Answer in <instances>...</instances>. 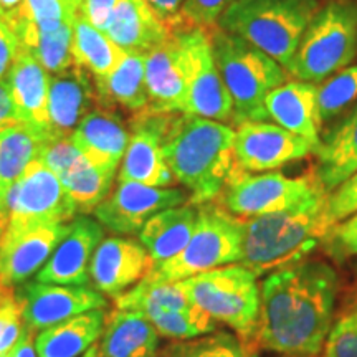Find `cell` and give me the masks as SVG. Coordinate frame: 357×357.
Returning a JSON list of instances; mask_svg holds the SVG:
<instances>
[{
	"instance_id": "43",
	"label": "cell",
	"mask_w": 357,
	"mask_h": 357,
	"mask_svg": "<svg viewBox=\"0 0 357 357\" xmlns=\"http://www.w3.org/2000/svg\"><path fill=\"white\" fill-rule=\"evenodd\" d=\"M234 2L235 0H185L181 12L182 29L185 26L212 29L217 25L222 13Z\"/></svg>"
},
{
	"instance_id": "16",
	"label": "cell",
	"mask_w": 357,
	"mask_h": 357,
	"mask_svg": "<svg viewBox=\"0 0 357 357\" xmlns=\"http://www.w3.org/2000/svg\"><path fill=\"white\" fill-rule=\"evenodd\" d=\"M147 111L185 114L189 106V73L184 48L176 30L166 42L146 55Z\"/></svg>"
},
{
	"instance_id": "53",
	"label": "cell",
	"mask_w": 357,
	"mask_h": 357,
	"mask_svg": "<svg viewBox=\"0 0 357 357\" xmlns=\"http://www.w3.org/2000/svg\"><path fill=\"white\" fill-rule=\"evenodd\" d=\"M79 357H100V346L93 344L86 352H84L83 356H79Z\"/></svg>"
},
{
	"instance_id": "5",
	"label": "cell",
	"mask_w": 357,
	"mask_h": 357,
	"mask_svg": "<svg viewBox=\"0 0 357 357\" xmlns=\"http://www.w3.org/2000/svg\"><path fill=\"white\" fill-rule=\"evenodd\" d=\"M213 56L234 102L235 126L268 121L265 101L275 88L287 83L288 71L278 61L234 33L213 26Z\"/></svg>"
},
{
	"instance_id": "6",
	"label": "cell",
	"mask_w": 357,
	"mask_h": 357,
	"mask_svg": "<svg viewBox=\"0 0 357 357\" xmlns=\"http://www.w3.org/2000/svg\"><path fill=\"white\" fill-rule=\"evenodd\" d=\"M245 220L212 202L199 205L197 223L185 248L162 265L151 268L149 283H177L243 258Z\"/></svg>"
},
{
	"instance_id": "14",
	"label": "cell",
	"mask_w": 357,
	"mask_h": 357,
	"mask_svg": "<svg viewBox=\"0 0 357 357\" xmlns=\"http://www.w3.org/2000/svg\"><path fill=\"white\" fill-rule=\"evenodd\" d=\"M15 296L20 301L24 323L32 331H43L61 321L93 310H102L108 305L98 289L40 281L25 283Z\"/></svg>"
},
{
	"instance_id": "42",
	"label": "cell",
	"mask_w": 357,
	"mask_h": 357,
	"mask_svg": "<svg viewBox=\"0 0 357 357\" xmlns=\"http://www.w3.org/2000/svg\"><path fill=\"white\" fill-rule=\"evenodd\" d=\"M32 22L40 30H55L65 24H73L75 12L65 0H26Z\"/></svg>"
},
{
	"instance_id": "2",
	"label": "cell",
	"mask_w": 357,
	"mask_h": 357,
	"mask_svg": "<svg viewBox=\"0 0 357 357\" xmlns=\"http://www.w3.org/2000/svg\"><path fill=\"white\" fill-rule=\"evenodd\" d=\"M162 153L174 178L185 187L194 205L220 197L242 171L235 158V128L199 116H171Z\"/></svg>"
},
{
	"instance_id": "7",
	"label": "cell",
	"mask_w": 357,
	"mask_h": 357,
	"mask_svg": "<svg viewBox=\"0 0 357 357\" xmlns=\"http://www.w3.org/2000/svg\"><path fill=\"white\" fill-rule=\"evenodd\" d=\"M357 56V3L329 0L303 33L288 75L318 84L349 66Z\"/></svg>"
},
{
	"instance_id": "30",
	"label": "cell",
	"mask_w": 357,
	"mask_h": 357,
	"mask_svg": "<svg viewBox=\"0 0 357 357\" xmlns=\"http://www.w3.org/2000/svg\"><path fill=\"white\" fill-rule=\"evenodd\" d=\"M45 142L40 134L24 124L0 132V207L7 212L8 192L26 167L40 159Z\"/></svg>"
},
{
	"instance_id": "17",
	"label": "cell",
	"mask_w": 357,
	"mask_h": 357,
	"mask_svg": "<svg viewBox=\"0 0 357 357\" xmlns=\"http://www.w3.org/2000/svg\"><path fill=\"white\" fill-rule=\"evenodd\" d=\"M102 240V225L89 217H75L55 252L48 258L35 280L40 283L86 287L89 265Z\"/></svg>"
},
{
	"instance_id": "50",
	"label": "cell",
	"mask_w": 357,
	"mask_h": 357,
	"mask_svg": "<svg viewBox=\"0 0 357 357\" xmlns=\"http://www.w3.org/2000/svg\"><path fill=\"white\" fill-rule=\"evenodd\" d=\"M6 357H38L37 349H35V336L32 329L25 326L17 344L12 347V351Z\"/></svg>"
},
{
	"instance_id": "25",
	"label": "cell",
	"mask_w": 357,
	"mask_h": 357,
	"mask_svg": "<svg viewBox=\"0 0 357 357\" xmlns=\"http://www.w3.org/2000/svg\"><path fill=\"white\" fill-rule=\"evenodd\" d=\"M314 158L312 172L328 194L357 172V105L321 134Z\"/></svg>"
},
{
	"instance_id": "31",
	"label": "cell",
	"mask_w": 357,
	"mask_h": 357,
	"mask_svg": "<svg viewBox=\"0 0 357 357\" xmlns=\"http://www.w3.org/2000/svg\"><path fill=\"white\" fill-rule=\"evenodd\" d=\"M71 52L75 63L93 73V77L109 75L126 55V52L111 42L105 32L96 29L82 13H78L73 22Z\"/></svg>"
},
{
	"instance_id": "20",
	"label": "cell",
	"mask_w": 357,
	"mask_h": 357,
	"mask_svg": "<svg viewBox=\"0 0 357 357\" xmlns=\"http://www.w3.org/2000/svg\"><path fill=\"white\" fill-rule=\"evenodd\" d=\"M100 108L95 82L82 66L73 65L50 75L48 88V141L70 137L83 118Z\"/></svg>"
},
{
	"instance_id": "39",
	"label": "cell",
	"mask_w": 357,
	"mask_h": 357,
	"mask_svg": "<svg viewBox=\"0 0 357 357\" xmlns=\"http://www.w3.org/2000/svg\"><path fill=\"white\" fill-rule=\"evenodd\" d=\"M357 212V172L346 178L341 185L329 192L323 212L324 235L336 223L346 220Z\"/></svg>"
},
{
	"instance_id": "8",
	"label": "cell",
	"mask_w": 357,
	"mask_h": 357,
	"mask_svg": "<svg viewBox=\"0 0 357 357\" xmlns=\"http://www.w3.org/2000/svg\"><path fill=\"white\" fill-rule=\"evenodd\" d=\"M199 310L225 324L243 341L257 336L260 321V281L247 266L235 263L177 281Z\"/></svg>"
},
{
	"instance_id": "54",
	"label": "cell",
	"mask_w": 357,
	"mask_h": 357,
	"mask_svg": "<svg viewBox=\"0 0 357 357\" xmlns=\"http://www.w3.org/2000/svg\"><path fill=\"white\" fill-rule=\"evenodd\" d=\"M65 2L68 3V6L73 8L75 12L79 13V7H82V0H65Z\"/></svg>"
},
{
	"instance_id": "56",
	"label": "cell",
	"mask_w": 357,
	"mask_h": 357,
	"mask_svg": "<svg viewBox=\"0 0 357 357\" xmlns=\"http://www.w3.org/2000/svg\"><path fill=\"white\" fill-rule=\"evenodd\" d=\"M2 291H6V289H0V293H2Z\"/></svg>"
},
{
	"instance_id": "38",
	"label": "cell",
	"mask_w": 357,
	"mask_h": 357,
	"mask_svg": "<svg viewBox=\"0 0 357 357\" xmlns=\"http://www.w3.org/2000/svg\"><path fill=\"white\" fill-rule=\"evenodd\" d=\"M321 248L336 265L357 257V212L346 220L336 223L321 240Z\"/></svg>"
},
{
	"instance_id": "10",
	"label": "cell",
	"mask_w": 357,
	"mask_h": 357,
	"mask_svg": "<svg viewBox=\"0 0 357 357\" xmlns=\"http://www.w3.org/2000/svg\"><path fill=\"white\" fill-rule=\"evenodd\" d=\"M324 190L314 172L288 177L283 172L250 174L238 171L223 190V208L248 218L284 211Z\"/></svg>"
},
{
	"instance_id": "13",
	"label": "cell",
	"mask_w": 357,
	"mask_h": 357,
	"mask_svg": "<svg viewBox=\"0 0 357 357\" xmlns=\"http://www.w3.org/2000/svg\"><path fill=\"white\" fill-rule=\"evenodd\" d=\"M303 137L270 121H247L235 129V158L243 172H271L314 155Z\"/></svg>"
},
{
	"instance_id": "9",
	"label": "cell",
	"mask_w": 357,
	"mask_h": 357,
	"mask_svg": "<svg viewBox=\"0 0 357 357\" xmlns=\"http://www.w3.org/2000/svg\"><path fill=\"white\" fill-rule=\"evenodd\" d=\"M8 225L3 236H15L40 225H61L77 215V207L61 181L42 160L26 167L7 197Z\"/></svg>"
},
{
	"instance_id": "19",
	"label": "cell",
	"mask_w": 357,
	"mask_h": 357,
	"mask_svg": "<svg viewBox=\"0 0 357 357\" xmlns=\"http://www.w3.org/2000/svg\"><path fill=\"white\" fill-rule=\"evenodd\" d=\"M68 229L61 225H40L15 236H3L0 242V289L26 283L42 270Z\"/></svg>"
},
{
	"instance_id": "46",
	"label": "cell",
	"mask_w": 357,
	"mask_h": 357,
	"mask_svg": "<svg viewBox=\"0 0 357 357\" xmlns=\"http://www.w3.org/2000/svg\"><path fill=\"white\" fill-rule=\"evenodd\" d=\"M20 52V42L6 22L0 20V82L7 78L13 61Z\"/></svg>"
},
{
	"instance_id": "33",
	"label": "cell",
	"mask_w": 357,
	"mask_h": 357,
	"mask_svg": "<svg viewBox=\"0 0 357 357\" xmlns=\"http://www.w3.org/2000/svg\"><path fill=\"white\" fill-rule=\"evenodd\" d=\"M116 171L100 167L82 155L73 167L60 178L77 212H95V208L109 195Z\"/></svg>"
},
{
	"instance_id": "27",
	"label": "cell",
	"mask_w": 357,
	"mask_h": 357,
	"mask_svg": "<svg viewBox=\"0 0 357 357\" xmlns=\"http://www.w3.org/2000/svg\"><path fill=\"white\" fill-rule=\"evenodd\" d=\"M159 333L141 311L116 310L105 319L100 357H158Z\"/></svg>"
},
{
	"instance_id": "32",
	"label": "cell",
	"mask_w": 357,
	"mask_h": 357,
	"mask_svg": "<svg viewBox=\"0 0 357 357\" xmlns=\"http://www.w3.org/2000/svg\"><path fill=\"white\" fill-rule=\"evenodd\" d=\"M17 38L20 47L32 53L48 75L61 73L77 65L71 52L73 24H65L55 30H40L30 22Z\"/></svg>"
},
{
	"instance_id": "49",
	"label": "cell",
	"mask_w": 357,
	"mask_h": 357,
	"mask_svg": "<svg viewBox=\"0 0 357 357\" xmlns=\"http://www.w3.org/2000/svg\"><path fill=\"white\" fill-rule=\"evenodd\" d=\"M19 124L20 119L17 114L10 88H8L7 79H2L0 82V132L19 126Z\"/></svg>"
},
{
	"instance_id": "26",
	"label": "cell",
	"mask_w": 357,
	"mask_h": 357,
	"mask_svg": "<svg viewBox=\"0 0 357 357\" xmlns=\"http://www.w3.org/2000/svg\"><path fill=\"white\" fill-rule=\"evenodd\" d=\"M199 205L184 204L155 213L137 231L139 242L149 253L153 268L177 257L189 243L197 223Z\"/></svg>"
},
{
	"instance_id": "51",
	"label": "cell",
	"mask_w": 357,
	"mask_h": 357,
	"mask_svg": "<svg viewBox=\"0 0 357 357\" xmlns=\"http://www.w3.org/2000/svg\"><path fill=\"white\" fill-rule=\"evenodd\" d=\"M7 225H8V212L6 208L0 207V242H2L3 235H6Z\"/></svg>"
},
{
	"instance_id": "45",
	"label": "cell",
	"mask_w": 357,
	"mask_h": 357,
	"mask_svg": "<svg viewBox=\"0 0 357 357\" xmlns=\"http://www.w3.org/2000/svg\"><path fill=\"white\" fill-rule=\"evenodd\" d=\"M0 20L6 22L19 37L22 30L32 22L26 0H0Z\"/></svg>"
},
{
	"instance_id": "4",
	"label": "cell",
	"mask_w": 357,
	"mask_h": 357,
	"mask_svg": "<svg viewBox=\"0 0 357 357\" xmlns=\"http://www.w3.org/2000/svg\"><path fill=\"white\" fill-rule=\"evenodd\" d=\"M319 0H235L218 29L252 43L288 71Z\"/></svg>"
},
{
	"instance_id": "40",
	"label": "cell",
	"mask_w": 357,
	"mask_h": 357,
	"mask_svg": "<svg viewBox=\"0 0 357 357\" xmlns=\"http://www.w3.org/2000/svg\"><path fill=\"white\" fill-rule=\"evenodd\" d=\"M323 357H357V311H346L334 321L328 334Z\"/></svg>"
},
{
	"instance_id": "21",
	"label": "cell",
	"mask_w": 357,
	"mask_h": 357,
	"mask_svg": "<svg viewBox=\"0 0 357 357\" xmlns=\"http://www.w3.org/2000/svg\"><path fill=\"white\" fill-rule=\"evenodd\" d=\"M123 52L147 55L172 35L147 0H118L105 30Z\"/></svg>"
},
{
	"instance_id": "24",
	"label": "cell",
	"mask_w": 357,
	"mask_h": 357,
	"mask_svg": "<svg viewBox=\"0 0 357 357\" xmlns=\"http://www.w3.org/2000/svg\"><path fill=\"white\" fill-rule=\"evenodd\" d=\"M71 142L89 162L118 171L129 144V132L123 118L109 108H96L83 118Z\"/></svg>"
},
{
	"instance_id": "22",
	"label": "cell",
	"mask_w": 357,
	"mask_h": 357,
	"mask_svg": "<svg viewBox=\"0 0 357 357\" xmlns=\"http://www.w3.org/2000/svg\"><path fill=\"white\" fill-rule=\"evenodd\" d=\"M20 124L48 141V88L50 75L32 53L20 47L7 75Z\"/></svg>"
},
{
	"instance_id": "3",
	"label": "cell",
	"mask_w": 357,
	"mask_h": 357,
	"mask_svg": "<svg viewBox=\"0 0 357 357\" xmlns=\"http://www.w3.org/2000/svg\"><path fill=\"white\" fill-rule=\"evenodd\" d=\"M328 192L321 190L284 211L245 220L243 258L240 265L258 278L301 261L324 236L323 212Z\"/></svg>"
},
{
	"instance_id": "34",
	"label": "cell",
	"mask_w": 357,
	"mask_h": 357,
	"mask_svg": "<svg viewBox=\"0 0 357 357\" xmlns=\"http://www.w3.org/2000/svg\"><path fill=\"white\" fill-rule=\"evenodd\" d=\"M116 301L118 310L141 311L142 314L151 311H177L192 306L184 289L178 283H149L141 280L131 289L121 294Z\"/></svg>"
},
{
	"instance_id": "11",
	"label": "cell",
	"mask_w": 357,
	"mask_h": 357,
	"mask_svg": "<svg viewBox=\"0 0 357 357\" xmlns=\"http://www.w3.org/2000/svg\"><path fill=\"white\" fill-rule=\"evenodd\" d=\"M176 32L184 48L189 73V106L185 114L220 123L231 121L234 102L218 71L208 29L185 26Z\"/></svg>"
},
{
	"instance_id": "29",
	"label": "cell",
	"mask_w": 357,
	"mask_h": 357,
	"mask_svg": "<svg viewBox=\"0 0 357 357\" xmlns=\"http://www.w3.org/2000/svg\"><path fill=\"white\" fill-rule=\"evenodd\" d=\"M105 311L93 310L61 321L35 337L38 357H79L96 344L105 328Z\"/></svg>"
},
{
	"instance_id": "23",
	"label": "cell",
	"mask_w": 357,
	"mask_h": 357,
	"mask_svg": "<svg viewBox=\"0 0 357 357\" xmlns=\"http://www.w3.org/2000/svg\"><path fill=\"white\" fill-rule=\"evenodd\" d=\"M268 119L306 139L318 151L323 126L319 123L316 84L291 79L275 88L265 101Z\"/></svg>"
},
{
	"instance_id": "55",
	"label": "cell",
	"mask_w": 357,
	"mask_h": 357,
	"mask_svg": "<svg viewBox=\"0 0 357 357\" xmlns=\"http://www.w3.org/2000/svg\"><path fill=\"white\" fill-rule=\"evenodd\" d=\"M275 357H288V356H278V354H276Z\"/></svg>"
},
{
	"instance_id": "52",
	"label": "cell",
	"mask_w": 357,
	"mask_h": 357,
	"mask_svg": "<svg viewBox=\"0 0 357 357\" xmlns=\"http://www.w3.org/2000/svg\"><path fill=\"white\" fill-rule=\"evenodd\" d=\"M351 310L357 311V275H356V284H354V289H352V296H351L349 306H347V311H351Z\"/></svg>"
},
{
	"instance_id": "35",
	"label": "cell",
	"mask_w": 357,
	"mask_h": 357,
	"mask_svg": "<svg viewBox=\"0 0 357 357\" xmlns=\"http://www.w3.org/2000/svg\"><path fill=\"white\" fill-rule=\"evenodd\" d=\"M144 316L154 326L159 336L174 341H187L218 331L217 321L194 305L177 311H151Z\"/></svg>"
},
{
	"instance_id": "44",
	"label": "cell",
	"mask_w": 357,
	"mask_h": 357,
	"mask_svg": "<svg viewBox=\"0 0 357 357\" xmlns=\"http://www.w3.org/2000/svg\"><path fill=\"white\" fill-rule=\"evenodd\" d=\"M82 153L71 142V137H60L45 142L40 160L45 167H48L58 178H61L82 158Z\"/></svg>"
},
{
	"instance_id": "18",
	"label": "cell",
	"mask_w": 357,
	"mask_h": 357,
	"mask_svg": "<svg viewBox=\"0 0 357 357\" xmlns=\"http://www.w3.org/2000/svg\"><path fill=\"white\" fill-rule=\"evenodd\" d=\"M153 268L149 253L132 238L101 240L89 265V278L100 293L118 300L137 284Z\"/></svg>"
},
{
	"instance_id": "48",
	"label": "cell",
	"mask_w": 357,
	"mask_h": 357,
	"mask_svg": "<svg viewBox=\"0 0 357 357\" xmlns=\"http://www.w3.org/2000/svg\"><path fill=\"white\" fill-rule=\"evenodd\" d=\"M151 3V7L158 12V15L164 20L169 29L178 30L182 29V19L181 12L184 7L185 0H147Z\"/></svg>"
},
{
	"instance_id": "12",
	"label": "cell",
	"mask_w": 357,
	"mask_h": 357,
	"mask_svg": "<svg viewBox=\"0 0 357 357\" xmlns=\"http://www.w3.org/2000/svg\"><path fill=\"white\" fill-rule=\"evenodd\" d=\"M190 200L177 187H151L132 181H119L116 189L95 208L96 220L119 235L137 234L144 223L166 208Z\"/></svg>"
},
{
	"instance_id": "15",
	"label": "cell",
	"mask_w": 357,
	"mask_h": 357,
	"mask_svg": "<svg viewBox=\"0 0 357 357\" xmlns=\"http://www.w3.org/2000/svg\"><path fill=\"white\" fill-rule=\"evenodd\" d=\"M171 116L147 109L134 114L132 132L118 174L119 181H132L151 187H169L176 181L162 153V141Z\"/></svg>"
},
{
	"instance_id": "28",
	"label": "cell",
	"mask_w": 357,
	"mask_h": 357,
	"mask_svg": "<svg viewBox=\"0 0 357 357\" xmlns=\"http://www.w3.org/2000/svg\"><path fill=\"white\" fill-rule=\"evenodd\" d=\"M100 108L123 106L131 113H141L149 105L146 88V55L126 53L116 68L106 77H95Z\"/></svg>"
},
{
	"instance_id": "36",
	"label": "cell",
	"mask_w": 357,
	"mask_h": 357,
	"mask_svg": "<svg viewBox=\"0 0 357 357\" xmlns=\"http://www.w3.org/2000/svg\"><path fill=\"white\" fill-rule=\"evenodd\" d=\"M321 126L334 121L357 100V65H349L316 84Z\"/></svg>"
},
{
	"instance_id": "1",
	"label": "cell",
	"mask_w": 357,
	"mask_h": 357,
	"mask_svg": "<svg viewBox=\"0 0 357 357\" xmlns=\"http://www.w3.org/2000/svg\"><path fill=\"white\" fill-rule=\"evenodd\" d=\"M339 276L331 263L305 258L260 281L255 342L288 357H318L334 324Z\"/></svg>"
},
{
	"instance_id": "37",
	"label": "cell",
	"mask_w": 357,
	"mask_h": 357,
	"mask_svg": "<svg viewBox=\"0 0 357 357\" xmlns=\"http://www.w3.org/2000/svg\"><path fill=\"white\" fill-rule=\"evenodd\" d=\"M159 357H248V351L242 337L218 329L205 336L172 342Z\"/></svg>"
},
{
	"instance_id": "41",
	"label": "cell",
	"mask_w": 357,
	"mask_h": 357,
	"mask_svg": "<svg viewBox=\"0 0 357 357\" xmlns=\"http://www.w3.org/2000/svg\"><path fill=\"white\" fill-rule=\"evenodd\" d=\"M24 324L22 306L17 296L8 291L0 293V357H6L17 344Z\"/></svg>"
},
{
	"instance_id": "47",
	"label": "cell",
	"mask_w": 357,
	"mask_h": 357,
	"mask_svg": "<svg viewBox=\"0 0 357 357\" xmlns=\"http://www.w3.org/2000/svg\"><path fill=\"white\" fill-rule=\"evenodd\" d=\"M116 3H118V0H82L79 13L102 32Z\"/></svg>"
}]
</instances>
